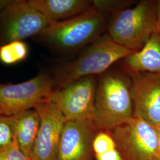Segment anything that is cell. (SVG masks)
<instances>
[{
	"mask_svg": "<svg viewBox=\"0 0 160 160\" xmlns=\"http://www.w3.org/2000/svg\"><path fill=\"white\" fill-rule=\"evenodd\" d=\"M96 87V76L83 77L62 88L54 90L49 100L61 110L67 121L97 123L95 113Z\"/></svg>",
	"mask_w": 160,
	"mask_h": 160,
	"instance_id": "7",
	"label": "cell"
},
{
	"mask_svg": "<svg viewBox=\"0 0 160 160\" xmlns=\"http://www.w3.org/2000/svg\"><path fill=\"white\" fill-rule=\"evenodd\" d=\"M50 23L29 6L27 1L16 0L0 12V45L38 36Z\"/></svg>",
	"mask_w": 160,
	"mask_h": 160,
	"instance_id": "8",
	"label": "cell"
},
{
	"mask_svg": "<svg viewBox=\"0 0 160 160\" xmlns=\"http://www.w3.org/2000/svg\"><path fill=\"white\" fill-rule=\"evenodd\" d=\"M27 2L50 22L75 17L92 7V1L88 0H30Z\"/></svg>",
	"mask_w": 160,
	"mask_h": 160,
	"instance_id": "13",
	"label": "cell"
},
{
	"mask_svg": "<svg viewBox=\"0 0 160 160\" xmlns=\"http://www.w3.org/2000/svg\"><path fill=\"white\" fill-rule=\"evenodd\" d=\"M14 140L10 117L0 115V149L10 145Z\"/></svg>",
	"mask_w": 160,
	"mask_h": 160,
	"instance_id": "18",
	"label": "cell"
},
{
	"mask_svg": "<svg viewBox=\"0 0 160 160\" xmlns=\"http://www.w3.org/2000/svg\"></svg>",
	"mask_w": 160,
	"mask_h": 160,
	"instance_id": "23",
	"label": "cell"
},
{
	"mask_svg": "<svg viewBox=\"0 0 160 160\" xmlns=\"http://www.w3.org/2000/svg\"><path fill=\"white\" fill-rule=\"evenodd\" d=\"M0 160H31L24 154L14 139L12 143L0 149Z\"/></svg>",
	"mask_w": 160,
	"mask_h": 160,
	"instance_id": "19",
	"label": "cell"
},
{
	"mask_svg": "<svg viewBox=\"0 0 160 160\" xmlns=\"http://www.w3.org/2000/svg\"><path fill=\"white\" fill-rule=\"evenodd\" d=\"M131 81L133 115L152 126L160 125V75L129 74Z\"/></svg>",
	"mask_w": 160,
	"mask_h": 160,
	"instance_id": "10",
	"label": "cell"
},
{
	"mask_svg": "<svg viewBox=\"0 0 160 160\" xmlns=\"http://www.w3.org/2000/svg\"><path fill=\"white\" fill-rule=\"evenodd\" d=\"M106 16L92 7L75 17L50 22L38 36L42 42L56 49L72 51L94 42L101 36Z\"/></svg>",
	"mask_w": 160,
	"mask_h": 160,
	"instance_id": "4",
	"label": "cell"
},
{
	"mask_svg": "<svg viewBox=\"0 0 160 160\" xmlns=\"http://www.w3.org/2000/svg\"><path fill=\"white\" fill-rule=\"evenodd\" d=\"M157 1L143 0L134 7L113 14L108 34L115 42L132 51H140L156 31Z\"/></svg>",
	"mask_w": 160,
	"mask_h": 160,
	"instance_id": "3",
	"label": "cell"
},
{
	"mask_svg": "<svg viewBox=\"0 0 160 160\" xmlns=\"http://www.w3.org/2000/svg\"><path fill=\"white\" fill-rule=\"evenodd\" d=\"M10 117L14 139L30 158L40 128L39 114L36 110L31 109Z\"/></svg>",
	"mask_w": 160,
	"mask_h": 160,
	"instance_id": "14",
	"label": "cell"
},
{
	"mask_svg": "<svg viewBox=\"0 0 160 160\" xmlns=\"http://www.w3.org/2000/svg\"><path fill=\"white\" fill-rule=\"evenodd\" d=\"M156 129V131L158 133V149H159V152H160V125L158 126L155 127Z\"/></svg>",
	"mask_w": 160,
	"mask_h": 160,
	"instance_id": "22",
	"label": "cell"
},
{
	"mask_svg": "<svg viewBox=\"0 0 160 160\" xmlns=\"http://www.w3.org/2000/svg\"><path fill=\"white\" fill-rule=\"evenodd\" d=\"M40 119L39 130L30 155L31 160H57L65 124L61 110L49 100L34 108Z\"/></svg>",
	"mask_w": 160,
	"mask_h": 160,
	"instance_id": "9",
	"label": "cell"
},
{
	"mask_svg": "<svg viewBox=\"0 0 160 160\" xmlns=\"http://www.w3.org/2000/svg\"><path fill=\"white\" fill-rule=\"evenodd\" d=\"M95 113L100 130L110 131L133 115L131 81L126 75L104 72L97 84Z\"/></svg>",
	"mask_w": 160,
	"mask_h": 160,
	"instance_id": "1",
	"label": "cell"
},
{
	"mask_svg": "<svg viewBox=\"0 0 160 160\" xmlns=\"http://www.w3.org/2000/svg\"><path fill=\"white\" fill-rule=\"evenodd\" d=\"M101 131L96 123L67 121L63 128L57 160H92L93 141Z\"/></svg>",
	"mask_w": 160,
	"mask_h": 160,
	"instance_id": "11",
	"label": "cell"
},
{
	"mask_svg": "<svg viewBox=\"0 0 160 160\" xmlns=\"http://www.w3.org/2000/svg\"><path fill=\"white\" fill-rule=\"evenodd\" d=\"M93 152L96 160H123L109 131L101 130L97 133L93 141Z\"/></svg>",
	"mask_w": 160,
	"mask_h": 160,
	"instance_id": "15",
	"label": "cell"
},
{
	"mask_svg": "<svg viewBox=\"0 0 160 160\" xmlns=\"http://www.w3.org/2000/svg\"><path fill=\"white\" fill-rule=\"evenodd\" d=\"M109 132L122 160H160L156 129L141 118L133 115Z\"/></svg>",
	"mask_w": 160,
	"mask_h": 160,
	"instance_id": "5",
	"label": "cell"
},
{
	"mask_svg": "<svg viewBox=\"0 0 160 160\" xmlns=\"http://www.w3.org/2000/svg\"><path fill=\"white\" fill-rule=\"evenodd\" d=\"M129 1H92V7L103 14L107 15L108 13L116 12L128 8L131 4Z\"/></svg>",
	"mask_w": 160,
	"mask_h": 160,
	"instance_id": "17",
	"label": "cell"
},
{
	"mask_svg": "<svg viewBox=\"0 0 160 160\" xmlns=\"http://www.w3.org/2000/svg\"><path fill=\"white\" fill-rule=\"evenodd\" d=\"M15 0H0V12L4 10L8 6L12 5Z\"/></svg>",
	"mask_w": 160,
	"mask_h": 160,
	"instance_id": "20",
	"label": "cell"
},
{
	"mask_svg": "<svg viewBox=\"0 0 160 160\" xmlns=\"http://www.w3.org/2000/svg\"><path fill=\"white\" fill-rule=\"evenodd\" d=\"M28 53V46L23 40L13 41L0 46V61L8 65L16 64L24 60Z\"/></svg>",
	"mask_w": 160,
	"mask_h": 160,
	"instance_id": "16",
	"label": "cell"
},
{
	"mask_svg": "<svg viewBox=\"0 0 160 160\" xmlns=\"http://www.w3.org/2000/svg\"><path fill=\"white\" fill-rule=\"evenodd\" d=\"M157 19L156 24V31L160 33V0L157 1Z\"/></svg>",
	"mask_w": 160,
	"mask_h": 160,
	"instance_id": "21",
	"label": "cell"
},
{
	"mask_svg": "<svg viewBox=\"0 0 160 160\" xmlns=\"http://www.w3.org/2000/svg\"><path fill=\"white\" fill-rule=\"evenodd\" d=\"M124 68L128 74L148 72L160 75V33L155 31L139 51L123 59Z\"/></svg>",
	"mask_w": 160,
	"mask_h": 160,
	"instance_id": "12",
	"label": "cell"
},
{
	"mask_svg": "<svg viewBox=\"0 0 160 160\" xmlns=\"http://www.w3.org/2000/svg\"><path fill=\"white\" fill-rule=\"evenodd\" d=\"M133 51L115 42L108 34L99 36L76 59L57 69L54 80L57 89L88 76L102 74L116 62Z\"/></svg>",
	"mask_w": 160,
	"mask_h": 160,
	"instance_id": "2",
	"label": "cell"
},
{
	"mask_svg": "<svg viewBox=\"0 0 160 160\" xmlns=\"http://www.w3.org/2000/svg\"><path fill=\"white\" fill-rule=\"evenodd\" d=\"M55 86L54 78L45 72L22 83L0 84V115L12 116L34 109L49 99Z\"/></svg>",
	"mask_w": 160,
	"mask_h": 160,
	"instance_id": "6",
	"label": "cell"
}]
</instances>
